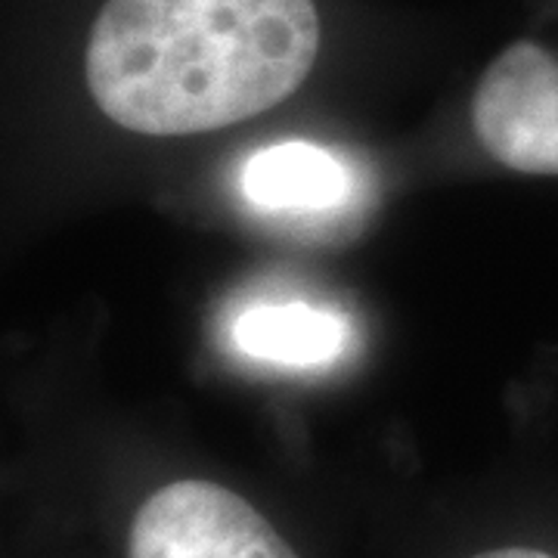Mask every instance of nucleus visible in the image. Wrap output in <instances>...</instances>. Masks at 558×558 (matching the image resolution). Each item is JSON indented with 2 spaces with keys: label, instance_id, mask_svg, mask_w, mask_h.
Returning <instances> with one entry per match:
<instances>
[{
  "label": "nucleus",
  "instance_id": "1",
  "mask_svg": "<svg viewBox=\"0 0 558 558\" xmlns=\"http://www.w3.org/2000/svg\"><path fill=\"white\" fill-rule=\"evenodd\" d=\"M317 50L314 0H106L84 75L124 131L183 137L279 106L311 75Z\"/></svg>",
  "mask_w": 558,
  "mask_h": 558
},
{
  "label": "nucleus",
  "instance_id": "2",
  "mask_svg": "<svg viewBox=\"0 0 558 558\" xmlns=\"http://www.w3.org/2000/svg\"><path fill=\"white\" fill-rule=\"evenodd\" d=\"M128 558H299L258 509L215 481H174L137 509Z\"/></svg>",
  "mask_w": 558,
  "mask_h": 558
},
{
  "label": "nucleus",
  "instance_id": "3",
  "mask_svg": "<svg viewBox=\"0 0 558 558\" xmlns=\"http://www.w3.org/2000/svg\"><path fill=\"white\" fill-rule=\"evenodd\" d=\"M472 124L499 165L558 178V57L534 40L509 44L481 75Z\"/></svg>",
  "mask_w": 558,
  "mask_h": 558
},
{
  "label": "nucleus",
  "instance_id": "4",
  "mask_svg": "<svg viewBox=\"0 0 558 558\" xmlns=\"http://www.w3.org/2000/svg\"><path fill=\"white\" fill-rule=\"evenodd\" d=\"M348 341V319L317 304H252L233 319V344L245 357L311 369L339 357Z\"/></svg>",
  "mask_w": 558,
  "mask_h": 558
},
{
  "label": "nucleus",
  "instance_id": "5",
  "mask_svg": "<svg viewBox=\"0 0 558 558\" xmlns=\"http://www.w3.org/2000/svg\"><path fill=\"white\" fill-rule=\"evenodd\" d=\"M245 199L267 211H326L348 196V168L329 149L289 140L255 153L242 168Z\"/></svg>",
  "mask_w": 558,
  "mask_h": 558
},
{
  "label": "nucleus",
  "instance_id": "6",
  "mask_svg": "<svg viewBox=\"0 0 558 558\" xmlns=\"http://www.w3.org/2000/svg\"><path fill=\"white\" fill-rule=\"evenodd\" d=\"M472 558H558L543 553V549H531V546H502V549H490V553H481Z\"/></svg>",
  "mask_w": 558,
  "mask_h": 558
}]
</instances>
